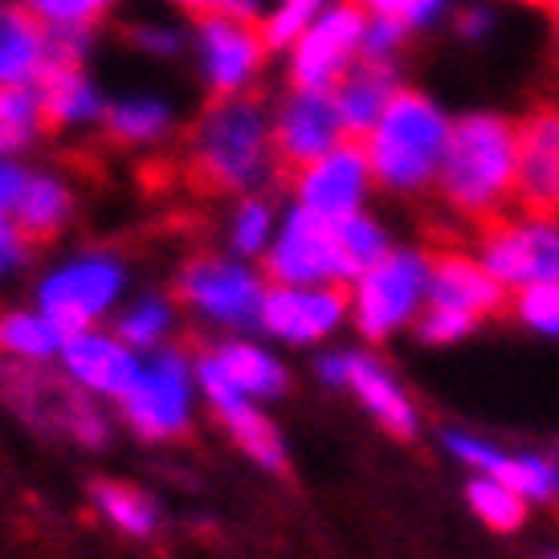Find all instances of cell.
I'll return each instance as SVG.
<instances>
[{
    "mask_svg": "<svg viewBox=\"0 0 559 559\" xmlns=\"http://www.w3.org/2000/svg\"><path fill=\"white\" fill-rule=\"evenodd\" d=\"M188 171L204 192H253L278 176L274 110L258 91L217 94L188 131Z\"/></svg>",
    "mask_w": 559,
    "mask_h": 559,
    "instance_id": "cell-1",
    "label": "cell"
},
{
    "mask_svg": "<svg viewBox=\"0 0 559 559\" xmlns=\"http://www.w3.org/2000/svg\"><path fill=\"white\" fill-rule=\"evenodd\" d=\"M441 197L469 225H490L507 217L502 209L514 197V123L502 115H466L450 127L441 156Z\"/></svg>",
    "mask_w": 559,
    "mask_h": 559,
    "instance_id": "cell-2",
    "label": "cell"
},
{
    "mask_svg": "<svg viewBox=\"0 0 559 559\" xmlns=\"http://www.w3.org/2000/svg\"><path fill=\"white\" fill-rule=\"evenodd\" d=\"M445 140H450V127L433 107V98L417 91H396L364 143L380 185L396 192H417L441 171Z\"/></svg>",
    "mask_w": 559,
    "mask_h": 559,
    "instance_id": "cell-3",
    "label": "cell"
},
{
    "mask_svg": "<svg viewBox=\"0 0 559 559\" xmlns=\"http://www.w3.org/2000/svg\"><path fill=\"white\" fill-rule=\"evenodd\" d=\"M368 9L364 0H343L331 13L314 16L307 33L295 41L290 58V86L295 91H331L347 74V66L364 49Z\"/></svg>",
    "mask_w": 559,
    "mask_h": 559,
    "instance_id": "cell-4",
    "label": "cell"
},
{
    "mask_svg": "<svg viewBox=\"0 0 559 559\" xmlns=\"http://www.w3.org/2000/svg\"><path fill=\"white\" fill-rule=\"evenodd\" d=\"M514 201L531 221L559 225V107L539 103L514 127Z\"/></svg>",
    "mask_w": 559,
    "mask_h": 559,
    "instance_id": "cell-5",
    "label": "cell"
},
{
    "mask_svg": "<svg viewBox=\"0 0 559 559\" xmlns=\"http://www.w3.org/2000/svg\"><path fill=\"white\" fill-rule=\"evenodd\" d=\"M347 140L340 103L331 91H295L274 110V152H278V180H295L302 168L323 159L331 147Z\"/></svg>",
    "mask_w": 559,
    "mask_h": 559,
    "instance_id": "cell-6",
    "label": "cell"
},
{
    "mask_svg": "<svg viewBox=\"0 0 559 559\" xmlns=\"http://www.w3.org/2000/svg\"><path fill=\"white\" fill-rule=\"evenodd\" d=\"M481 265L507 286L559 282V225L551 221L498 217L481 225Z\"/></svg>",
    "mask_w": 559,
    "mask_h": 559,
    "instance_id": "cell-7",
    "label": "cell"
},
{
    "mask_svg": "<svg viewBox=\"0 0 559 559\" xmlns=\"http://www.w3.org/2000/svg\"><path fill=\"white\" fill-rule=\"evenodd\" d=\"M265 274L282 286H307V282H347L340 253V225L335 217L311 213L298 204L278 246L265 253Z\"/></svg>",
    "mask_w": 559,
    "mask_h": 559,
    "instance_id": "cell-8",
    "label": "cell"
},
{
    "mask_svg": "<svg viewBox=\"0 0 559 559\" xmlns=\"http://www.w3.org/2000/svg\"><path fill=\"white\" fill-rule=\"evenodd\" d=\"M265 53V33L249 16H197V58L213 98L249 91Z\"/></svg>",
    "mask_w": 559,
    "mask_h": 559,
    "instance_id": "cell-9",
    "label": "cell"
},
{
    "mask_svg": "<svg viewBox=\"0 0 559 559\" xmlns=\"http://www.w3.org/2000/svg\"><path fill=\"white\" fill-rule=\"evenodd\" d=\"M429 286V258L417 253H384L372 270L359 274L356 319L368 340H384L413 314L420 290Z\"/></svg>",
    "mask_w": 559,
    "mask_h": 559,
    "instance_id": "cell-10",
    "label": "cell"
},
{
    "mask_svg": "<svg viewBox=\"0 0 559 559\" xmlns=\"http://www.w3.org/2000/svg\"><path fill=\"white\" fill-rule=\"evenodd\" d=\"M123 270L115 258H82V262L58 270L41 286V311L70 335H79L82 326H91L98 314L110 307V298L119 295Z\"/></svg>",
    "mask_w": 559,
    "mask_h": 559,
    "instance_id": "cell-11",
    "label": "cell"
},
{
    "mask_svg": "<svg viewBox=\"0 0 559 559\" xmlns=\"http://www.w3.org/2000/svg\"><path fill=\"white\" fill-rule=\"evenodd\" d=\"M372 180V159H368V143L343 140L331 147L323 159H314L311 168H302L290 180L298 192L302 209L323 213V217H347L359 209V197Z\"/></svg>",
    "mask_w": 559,
    "mask_h": 559,
    "instance_id": "cell-12",
    "label": "cell"
},
{
    "mask_svg": "<svg viewBox=\"0 0 559 559\" xmlns=\"http://www.w3.org/2000/svg\"><path fill=\"white\" fill-rule=\"evenodd\" d=\"M180 295L221 323H262L265 290L249 270L234 262H217V258L192 262L180 278Z\"/></svg>",
    "mask_w": 559,
    "mask_h": 559,
    "instance_id": "cell-13",
    "label": "cell"
},
{
    "mask_svg": "<svg viewBox=\"0 0 559 559\" xmlns=\"http://www.w3.org/2000/svg\"><path fill=\"white\" fill-rule=\"evenodd\" d=\"M127 420L140 429L143 437H176L188 425V384L185 368L176 356H159L152 368L135 376V384L123 392Z\"/></svg>",
    "mask_w": 559,
    "mask_h": 559,
    "instance_id": "cell-14",
    "label": "cell"
},
{
    "mask_svg": "<svg viewBox=\"0 0 559 559\" xmlns=\"http://www.w3.org/2000/svg\"><path fill=\"white\" fill-rule=\"evenodd\" d=\"M507 290H511L507 282L495 278L486 265L457 249H441L429 258V298L437 307H453L474 319H486L507 307Z\"/></svg>",
    "mask_w": 559,
    "mask_h": 559,
    "instance_id": "cell-15",
    "label": "cell"
},
{
    "mask_svg": "<svg viewBox=\"0 0 559 559\" xmlns=\"http://www.w3.org/2000/svg\"><path fill=\"white\" fill-rule=\"evenodd\" d=\"M201 384H204V392H209L213 408L221 413V420L229 425V433L237 437V445H241L249 457H258L265 469H286V453H282L278 429H274L253 404H246V392L225 376V368H221L217 359H204L201 364Z\"/></svg>",
    "mask_w": 559,
    "mask_h": 559,
    "instance_id": "cell-16",
    "label": "cell"
},
{
    "mask_svg": "<svg viewBox=\"0 0 559 559\" xmlns=\"http://www.w3.org/2000/svg\"><path fill=\"white\" fill-rule=\"evenodd\" d=\"M53 66V29L29 4H0V86H37Z\"/></svg>",
    "mask_w": 559,
    "mask_h": 559,
    "instance_id": "cell-17",
    "label": "cell"
},
{
    "mask_svg": "<svg viewBox=\"0 0 559 559\" xmlns=\"http://www.w3.org/2000/svg\"><path fill=\"white\" fill-rule=\"evenodd\" d=\"M331 94L340 103L347 140H368L372 127L380 123L384 107L392 103V94H396V62L359 53V62L347 66V74L331 86Z\"/></svg>",
    "mask_w": 559,
    "mask_h": 559,
    "instance_id": "cell-18",
    "label": "cell"
},
{
    "mask_svg": "<svg viewBox=\"0 0 559 559\" xmlns=\"http://www.w3.org/2000/svg\"><path fill=\"white\" fill-rule=\"evenodd\" d=\"M347 307V290L331 286V290H270L262 302V326L274 331L290 343H311L326 335L331 326L343 319Z\"/></svg>",
    "mask_w": 559,
    "mask_h": 559,
    "instance_id": "cell-19",
    "label": "cell"
},
{
    "mask_svg": "<svg viewBox=\"0 0 559 559\" xmlns=\"http://www.w3.org/2000/svg\"><path fill=\"white\" fill-rule=\"evenodd\" d=\"M323 376L331 384H352V389L359 392V401L372 408L376 420H380L392 437H404V441H408V437L417 433V420H413L408 401L396 392V384L376 368L372 359H364V356L323 359Z\"/></svg>",
    "mask_w": 559,
    "mask_h": 559,
    "instance_id": "cell-20",
    "label": "cell"
},
{
    "mask_svg": "<svg viewBox=\"0 0 559 559\" xmlns=\"http://www.w3.org/2000/svg\"><path fill=\"white\" fill-rule=\"evenodd\" d=\"M37 98H41V115H46V131H62V127H82L103 119V94L94 91L82 66H49L37 79Z\"/></svg>",
    "mask_w": 559,
    "mask_h": 559,
    "instance_id": "cell-21",
    "label": "cell"
},
{
    "mask_svg": "<svg viewBox=\"0 0 559 559\" xmlns=\"http://www.w3.org/2000/svg\"><path fill=\"white\" fill-rule=\"evenodd\" d=\"M66 368L79 376L86 389L115 392V396H123V392L135 384V376H140L131 352H123L119 343H110V340L86 335V331L66 340Z\"/></svg>",
    "mask_w": 559,
    "mask_h": 559,
    "instance_id": "cell-22",
    "label": "cell"
},
{
    "mask_svg": "<svg viewBox=\"0 0 559 559\" xmlns=\"http://www.w3.org/2000/svg\"><path fill=\"white\" fill-rule=\"evenodd\" d=\"M70 213H74V197H70V188L62 180H53V176H29L9 217H13L16 234H21L25 246H41V241L62 234Z\"/></svg>",
    "mask_w": 559,
    "mask_h": 559,
    "instance_id": "cell-23",
    "label": "cell"
},
{
    "mask_svg": "<svg viewBox=\"0 0 559 559\" xmlns=\"http://www.w3.org/2000/svg\"><path fill=\"white\" fill-rule=\"evenodd\" d=\"M445 441H450V450L457 453L462 462L478 466L481 474H490V478L507 481V486L519 490L523 498H547L559 490V474L547 466V462H539V457H502V453L490 450V445L469 441V437H457V433H450Z\"/></svg>",
    "mask_w": 559,
    "mask_h": 559,
    "instance_id": "cell-24",
    "label": "cell"
},
{
    "mask_svg": "<svg viewBox=\"0 0 559 559\" xmlns=\"http://www.w3.org/2000/svg\"><path fill=\"white\" fill-rule=\"evenodd\" d=\"M98 123L115 143H156L176 127V115L156 94H123L107 103Z\"/></svg>",
    "mask_w": 559,
    "mask_h": 559,
    "instance_id": "cell-25",
    "label": "cell"
},
{
    "mask_svg": "<svg viewBox=\"0 0 559 559\" xmlns=\"http://www.w3.org/2000/svg\"><path fill=\"white\" fill-rule=\"evenodd\" d=\"M37 131H46L37 86H0V156L21 152Z\"/></svg>",
    "mask_w": 559,
    "mask_h": 559,
    "instance_id": "cell-26",
    "label": "cell"
},
{
    "mask_svg": "<svg viewBox=\"0 0 559 559\" xmlns=\"http://www.w3.org/2000/svg\"><path fill=\"white\" fill-rule=\"evenodd\" d=\"M94 502H98V511L107 514L115 527H123L127 535H152L156 531V507H152V498L135 490V486H127V481H107L98 478L91 486Z\"/></svg>",
    "mask_w": 559,
    "mask_h": 559,
    "instance_id": "cell-27",
    "label": "cell"
},
{
    "mask_svg": "<svg viewBox=\"0 0 559 559\" xmlns=\"http://www.w3.org/2000/svg\"><path fill=\"white\" fill-rule=\"evenodd\" d=\"M66 347V331L49 314H4L0 319V352L25 359H46Z\"/></svg>",
    "mask_w": 559,
    "mask_h": 559,
    "instance_id": "cell-28",
    "label": "cell"
},
{
    "mask_svg": "<svg viewBox=\"0 0 559 559\" xmlns=\"http://www.w3.org/2000/svg\"><path fill=\"white\" fill-rule=\"evenodd\" d=\"M217 364L225 368V376L234 380L241 392H258V396H274V392L286 389V372H282L274 359L249 347V343H229L221 347Z\"/></svg>",
    "mask_w": 559,
    "mask_h": 559,
    "instance_id": "cell-29",
    "label": "cell"
},
{
    "mask_svg": "<svg viewBox=\"0 0 559 559\" xmlns=\"http://www.w3.org/2000/svg\"><path fill=\"white\" fill-rule=\"evenodd\" d=\"M469 502H474V511L481 514V523L495 531H514V527H523V519H527L523 495L511 490L507 481L490 478V474H481V478L469 481Z\"/></svg>",
    "mask_w": 559,
    "mask_h": 559,
    "instance_id": "cell-30",
    "label": "cell"
},
{
    "mask_svg": "<svg viewBox=\"0 0 559 559\" xmlns=\"http://www.w3.org/2000/svg\"><path fill=\"white\" fill-rule=\"evenodd\" d=\"M340 225V253H343V270L347 278H359L364 270H372L389 246H384V234L376 229V221L359 217V213H347V217H335Z\"/></svg>",
    "mask_w": 559,
    "mask_h": 559,
    "instance_id": "cell-31",
    "label": "cell"
},
{
    "mask_svg": "<svg viewBox=\"0 0 559 559\" xmlns=\"http://www.w3.org/2000/svg\"><path fill=\"white\" fill-rule=\"evenodd\" d=\"M49 29H94L115 9V0H21Z\"/></svg>",
    "mask_w": 559,
    "mask_h": 559,
    "instance_id": "cell-32",
    "label": "cell"
},
{
    "mask_svg": "<svg viewBox=\"0 0 559 559\" xmlns=\"http://www.w3.org/2000/svg\"><path fill=\"white\" fill-rule=\"evenodd\" d=\"M323 4L326 0H278V9L265 16V25H262L265 46L282 49V46H290V41H298V37L307 33V25L319 16Z\"/></svg>",
    "mask_w": 559,
    "mask_h": 559,
    "instance_id": "cell-33",
    "label": "cell"
},
{
    "mask_svg": "<svg viewBox=\"0 0 559 559\" xmlns=\"http://www.w3.org/2000/svg\"><path fill=\"white\" fill-rule=\"evenodd\" d=\"M171 323V307L168 302H159V298H147V302H140L135 311L127 314L123 323H119V335H123L131 347H152V343L168 331Z\"/></svg>",
    "mask_w": 559,
    "mask_h": 559,
    "instance_id": "cell-34",
    "label": "cell"
},
{
    "mask_svg": "<svg viewBox=\"0 0 559 559\" xmlns=\"http://www.w3.org/2000/svg\"><path fill=\"white\" fill-rule=\"evenodd\" d=\"M270 225H274V213H270V204H265L262 197L241 201V209H237V217H234L237 253H262L265 237H270Z\"/></svg>",
    "mask_w": 559,
    "mask_h": 559,
    "instance_id": "cell-35",
    "label": "cell"
},
{
    "mask_svg": "<svg viewBox=\"0 0 559 559\" xmlns=\"http://www.w3.org/2000/svg\"><path fill=\"white\" fill-rule=\"evenodd\" d=\"M481 319H474V314H466V311L429 302V311L420 314V323H417V335L425 343H453V340H462V335H469Z\"/></svg>",
    "mask_w": 559,
    "mask_h": 559,
    "instance_id": "cell-36",
    "label": "cell"
},
{
    "mask_svg": "<svg viewBox=\"0 0 559 559\" xmlns=\"http://www.w3.org/2000/svg\"><path fill=\"white\" fill-rule=\"evenodd\" d=\"M519 314L539 331L559 335V282H544V286H527L519 298Z\"/></svg>",
    "mask_w": 559,
    "mask_h": 559,
    "instance_id": "cell-37",
    "label": "cell"
},
{
    "mask_svg": "<svg viewBox=\"0 0 559 559\" xmlns=\"http://www.w3.org/2000/svg\"><path fill=\"white\" fill-rule=\"evenodd\" d=\"M143 53H152V58H176L180 49H185V33L180 25H164V21H143V25H131L127 33Z\"/></svg>",
    "mask_w": 559,
    "mask_h": 559,
    "instance_id": "cell-38",
    "label": "cell"
},
{
    "mask_svg": "<svg viewBox=\"0 0 559 559\" xmlns=\"http://www.w3.org/2000/svg\"><path fill=\"white\" fill-rule=\"evenodd\" d=\"M364 9L372 16H389L404 29H413V25H425L441 9V0H364Z\"/></svg>",
    "mask_w": 559,
    "mask_h": 559,
    "instance_id": "cell-39",
    "label": "cell"
},
{
    "mask_svg": "<svg viewBox=\"0 0 559 559\" xmlns=\"http://www.w3.org/2000/svg\"><path fill=\"white\" fill-rule=\"evenodd\" d=\"M66 429L79 437L82 445H103V441H107V420L98 417L91 404L82 401L79 392H74V404H70V420H66Z\"/></svg>",
    "mask_w": 559,
    "mask_h": 559,
    "instance_id": "cell-40",
    "label": "cell"
},
{
    "mask_svg": "<svg viewBox=\"0 0 559 559\" xmlns=\"http://www.w3.org/2000/svg\"><path fill=\"white\" fill-rule=\"evenodd\" d=\"M192 16H253L262 13L265 0H171Z\"/></svg>",
    "mask_w": 559,
    "mask_h": 559,
    "instance_id": "cell-41",
    "label": "cell"
},
{
    "mask_svg": "<svg viewBox=\"0 0 559 559\" xmlns=\"http://www.w3.org/2000/svg\"><path fill=\"white\" fill-rule=\"evenodd\" d=\"M4 217H9V213H0V270H9V265L21 258V246H25L21 234H16V225H9Z\"/></svg>",
    "mask_w": 559,
    "mask_h": 559,
    "instance_id": "cell-42",
    "label": "cell"
},
{
    "mask_svg": "<svg viewBox=\"0 0 559 559\" xmlns=\"http://www.w3.org/2000/svg\"><path fill=\"white\" fill-rule=\"evenodd\" d=\"M486 25H490V16H486V13H466V16H462V29H466V33H478V29H486Z\"/></svg>",
    "mask_w": 559,
    "mask_h": 559,
    "instance_id": "cell-43",
    "label": "cell"
},
{
    "mask_svg": "<svg viewBox=\"0 0 559 559\" xmlns=\"http://www.w3.org/2000/svg\"><path fill=\"white\" fill-rule=\"evenodd\" d=\"M519 4H535V9H556V0H519Z\"/></svg>",
    "mask_w": 559,
    "mask_h": 559,
    "instance_id": "cell-44",
    "label": "cell"
},
{
    "mask_svg": "<svg viewBox=\"0 0 559 559\" xmlns=\"http://www.w3.org/2000/svg\"><path fill=\"white\" fill-rule=\"evenodd\" d=\"M551 21H556V33H559V0H556V9H551Z\"/></svg>",
    "mask_w": 559,
    "mask_h": 559,
    "instance_id": "cell-45",
    "label": "cell"
}]
</instances>
